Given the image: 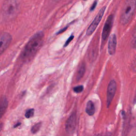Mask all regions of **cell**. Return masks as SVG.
<instances>
[{"instance_id":"3","label":"cell","mask_w":136,"mask_h":136,"mask_svg":"<svg viewBox=\"0 0 136 136\" xmlns=\"http://www.w3.org/2000/svg\"><path fill=\"white\" fill-rule=\"evenodd\" d=\"M136 8V0H126L123 6L120 17L122 25H126L131 20Z\"/></svg>"},{"instance_id":"15","label":"cell","mask_w":136,"mask_h":136,"mask_svg":"<svg viewBox=\"0 0 136 136\" xmlns=\"http://www.w3.org/2000/svg\"><path fill=\"white\" fill-rule=\"evenodd\" d=\"M83 86L82 85H80L78 86H77V87H75L73 88V90L76 93H80L83 91Z\"/></svg>"},{"instance_id":"1","label":"cell","mask_w":136,"mask_h":136,"mask_svg":"<svg viewBox=\"0 0 136 136\" xmlns=\"http://www.w3.org/2000/svg\"><path fill=\"white\" fill-rule=\"evenodd\" d=\"M44 35L42 31L35 34L26 45L21 54V59L24 62L30 61L42 47Z\"/></svg>"},{"instance_id":"18","label":"cell","mask_w":136,"mask_h":136,"mask_svg":"<svg viewBox=\"0 0 136 136\" xmlns=\"http://www.w3.org/2000/svg\"><path fill=\"white\" fill-rule=\"evenodd\" d=\"M111 134L110 132H106L105 133H101V134H98L96 136H111Z\"/></svg>"},{"instance_id":"5","label":"cell","mask_w":136,"mask_h":136,"mask_svg":"<svg viewBox=\"0 0 136 136\" xmlns=\"http://www.w3.org/2000/svg\"><path fill=\"white\" fill-rule=\"evenodd\" d=\"M113 15H110L108 17L106 21L104 26V28L102 34V45L104 46L105 42L107 40V38L110 35V31H111L112 26H113Z\"/></svg>"},{"instance_id":"21","label":"cell","mask_w":136,"mask_h":136,"mask_svg":"<svg viewBox=\"0 0 136 136\" xmlns=\"http://www.w3.org/2000/svg\"><path fill=\"white\" fill-rule=\"evenodd\" d=\"M20 124H21V123H20V122H19V123H17V124H16V125H15V126H14V128H17V127H18V126H20Z\"/></svg>"},{"instance_id":"20","label":"cell","mask_w":136,"mask_h":136,"mask_svg":"<svg viewBox=\"0 0 136 136\" xmlns=\"http://www.w3.org/2000/svg\"><path fill=\"white\" fill-rule=\"evenodd\" d=\"M133 36L136 37V25L135 27L134 30H133Z\"/></svg>"},{"instance_id":"12","label":"cell","mask_w":136,"mask_h":136,"mask_svg":"<svg viewBox=\"0 0 136 136\" xmlns=\"http://www.w3.org/2000/svg\"><path fill=\"white\" fill-rule=\"evenodd\" d=\"M8 105V102L5 97H2L0 105V114L1 116L3 115Z\"/></svg>"},{"instance_id":"13","label":"cell","mask_w":136,"mask_h":136,"mask_svg":"<svg viewBox=\"0 0 136 136\" xmlns=\"http://www.w3.org/2000/svg\"><path fill=\"white\" fill-rule=\"evenodd\" d=\"M41 126H42L41 123H38L35 124L34 126L32 127V128L31 129V132L33 133H36L39 130Z\"/></svg>"},{"instance_id":"10","label":"cell","mask_w":136,"mask_h":136,"mask_svg":"<svg viewBox=\"0 0 136 136\" xmlns=\"http://www.w3.org/2000/svg\"><path fill=\"white\" fill-rule=\"evenodd\" d=\"M86 71V65L84 63H82L79 67L77 73V80L79 81L83 77Z\"/></svg>"},{"instance_id":"17","label":"cell","mask_w":136,"mask_h":136,"mask_svg":"<svg viewBox=\"0 0 136 136\" xmlns=\"http://www.w3.org/2000/svg\"><path fill=\"white\" fill-rule=\"evenodd\" d=\"M97 1H95L94 2V3L92 4V5L91 8H90V11H93L95 9L96 6L97 5Z\"/></svg>"},{"instance_id":"22","label":"cell","mask_w":136,"mask_h":136,"mask_svg":"<svg viewBox=\"0 0 136 136\" xmlns=\"http://www.w3.org/2000/svg\"></svg>"},{"instance_id":"8","label":"cell","mask_w":136,"mask_h":136,"mask_svg":"<svg viewBox=\"0 0 136 136\" xmlns=\"http://www.w3.org/2000/svg\"><path fill=\"white\" fill-rule=\"evenodd\" d=\"M76 126V114L72 113L68 118L66 124V130L69 134H71L75 131Z\"/></svg>"},{"instance_id":"16","label":"cell","mask_w":136,"mask_h":136,"mask_svg":"<svg viewBox=\"0 0 136 136\" xmlns=\"http://www.w3.org/2000/svg\"><path fill=\"white\" fill-rule=\"evenodd\" d=\"M74 38V36L73 35H71V36H70V37H69L68 38V39L66 40V42L65 43V45H64V47H66V46H67L69 44V43H70L71 42V40H72Z\"/></svg>"},{"instance_id":"2","label":"cell","mask_w":136,"mask_h":136,"mask_svg":"<svg viewBox=\"0 0 136 136\" xmlns=\"http://www.w3.org/2000/svg\"><path fill=\"white\" fill-rule=\"evenodd\" d=\"M20 9L19 0H5L2 6L1 15L4 21H9L16 17Z\"/></svg>"},{"instance_id":"11","label":"cell","mask_w":136,"mask_h":136,"mask_svg":"<svg viewBox=\"0 0 136 136\" xmlns=\"http://www.w3.org/2000/svg\"><path fill=\"white\" fill-rule=\"evenodd\" d=\"M95 106L93 103H92L91 101L88 102L87 104V106L86 108V112L88 115L90 116H92L94 115L95 113Z\"/></svg>"},{"instance_id":"19","label":"cell","mask_w":136,"mask_h":136,"mask_svg":"<svg viewBox=\"0 0 136 136\" xmlns=\"http://www.w3.org/2000/svg\"><path fill=\"white\" fill-rule=\"evenodd\" d=\"M66 29H67V27H66V28H64L61 29V31H59V33H57V34H61V33H63V32H64V31H66Z\"/></svg>"},{"instance_id":"4","label":"cell","mask_w":136,"mask_h":136,"mask_svg":"<svg viewBox=\"0 0 136 136\" xmlns=\"http://www.w3.org/2000/svg\"><path fill=\"white\" fill-rule=\"evenodd\" d=\"M106 9V6H104L100 10V11L98 12L97 14L96 15L95 18H94V20L92 21L91 24L88 27V28L87 30V32H86V35L87 36H89L93 34L94 31H95L97 27L98 26V25L100 22H101V20L103 17V15L104 14L105 11Z\"/></svg>"},{"instance_id":"23","label":"cell","mask_w":136,"mask_h":136,"mask_svg":"<svg viewBox=\"0 0 136 136\" xmlns=\"http://www.w3.org/2000/svg\"><path fill=\"white\" fill-rule=\"evenodd\" d=\"M84 1H86V0H84Z\"/></svg>"},{"instance_id":"9","label":"cell","mask_w":136,"mask_h":136,"mask_svg":"<svg viewBox=\"0 0 136 136\" xmlns=\"http://www.w3.org/2000/svg\"><path fill=\"white\" fill-rule=\"evenodd\" d=\"M116 47V37L115 35L112 34L110 37L108 45V51L111 55H113L115 53Z\"/></svg>"},{"instance_id":"14","label":"cell","mask_w":136,"mask_h":136,"mask_svg":"<svg viewBox=\"0 0 136 136\" xmlns=\"http://www.w3.org/2000/svg\"><path fill=\"white\" fill-rule=\"evenodd\" d=\"M34 112H35V110L33 109H31L28 110L25 113L26 118H30L32 117V116H33L34 114Z\"/></svg>"},{"instance_id":"7","label":"cell","mask_w":136,"mask_h":136,"mask_svg":"<svg viewBox=\"0 0 136 136\" xmlns=\"http://www.w3.org/2000/svg\"><path fill=\"white\" fill-rule=\"evenodd\" d=\"M116 90V83L115 80H112L108 86L107 91V106L109 107L113 100Z\"/></svg>"},{"instance_id":"6","label":"cell","mask_w":136,"mask_h":136,"mask_svg":"<svg viewBox=\"0 0 136 136\" xmlns=\"http://www.w3.org/2000/svg\"><path fill=\"white\" fill-rule=\"evenodd\" d=\"M12 36L11 35L6 33V32H4V33L1 34V46H0V53L3 54V53L5 51L8 47L9 46L12 40Z\"/></svg>"}]
</instances>
